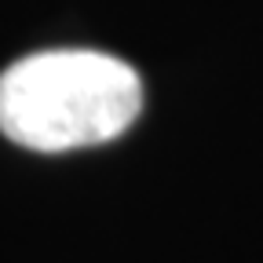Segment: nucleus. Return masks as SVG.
<instances>
[{
  "label": "nucleus",
  "instance_id": "1",
  "mask_svg": "<svg viewBox=\"0 0 263 263\" xmlns=\"http://www.w3.org/2000/svg\"><path fill=\"white\" fill-rule=\"evenodd\" d=\"M139 110V73L106 51H37L0 73V132L37 154L103 146L124 136Z\"/></svg>",
  "mask_w": 263,
  "mask_h": 263
}]
</instances>
